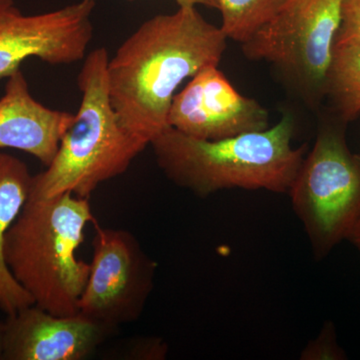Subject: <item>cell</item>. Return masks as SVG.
<instances>
[{
	"label": "cell",
	"instance_id": "obj_1",
	"mask_svg": "<svg viewBox=\"0 0 360 360\" xmlns=\"http://www.w3.org/2000/svg\"><path fill=\"white\" fill-rule=\"evenodd\" d=\"M227 40L196 6L144 21L108 59V94L123 129L150 146L169 127L179 85L203 68L219 66Z\"/></svg>",
	"mask_w": 360,
	"mask_h": 360
},
{
	"label": "cell",
	"instance_id": "obj_2",
	"mask_svg": "<svg viewBox=\"0 0 360 360\" xmlns=\"http://www.w3.org/2000/svg\"><path fill=\"white\" fill-rule=\"evenodd\" d=\"M295 130V117L288 112L267 129L220 141L167 127L150 146L167 179L198 198L236 188L288 193L307 151L293 148Z\"/></svg>",
	"mask_w": 360,
	"mask_h": 360
},
{
	"label": "cell",
	"instance_id": "obj_3",
	"mask_svg": "<svg viewBox=\"0 0 360 360\" xmlns=\"http://www.w3.org/2000/svg\"><path fill=\"white\" fill-rule=\"evenodd\" d=\"M90 224H96V219L89 198L70 193L51 198L30 194L7 232V266L34 304L49 314H79L78 303L90 267L77 257V251Z\"/></svg>",
	"mask_w": 360,
	"mask_h": 360
},
{
	"label": "cell",
	"instance_id": "obj_4",
	"mask_svg": "<svg viewBox=\"0 0 360 360\" xmlns=\"http://www.w3.org/2000/svg\"><path fill=\"white\" fill-rule=\"evenodd\" d=\"M105 47L85 56L77 75L82 101L61 139L56 158L33 175L30 195L51 198L70 193L89 198L103 182L124 174L148 146L123 129L108 94Z\"/></svg>",
	"mask_w": 360,
	"mask_h": 360
},
{
	"label": "cell",
	"instance_id": "obj_5",
	"mask_svg": "<svg viewBox=\"0 0 360 360\" xmlns=\"http://www.w3.org/2000/svg\"><path fill=\"white\" fill-rule=\"evenodd\" d=\"M347 127L331 113L321 116L288 193L316 260L347 240L360 214V155L348 148Z\"/></svg>",
	"mask_w": 360,
	"mask_h": 360
},
{
	"label": "cell",
	"instance_id": "obj_6",
	"mask_svg": "<svg viewBox=\"0 0 360 360\" xmlns=\"http://www.w3.org/2000/svg\"><path fill=\"white\" fill-rule=\"evenodd\" d=\"M341 18L342 0H286L241 49L250 60L272 66L291 96L317 110L326 101Z\"/></svg>",
	"mask_w": 360,
	"mask_h": 360
},
{
	"label": "cell",
	"instance_id": "obj_7",
	"mask_svg": "<svg viewBox=\"0 0 360 360\" xmlns=\"http://www.w3.org/2000/svg\"><path fill=\"white\" fill-rule=\"evenodd\" d=\"M89 276L79 314L110 333L136 321L155 286L158 264L131 232L96 224Z\"/></svg>",
	"mask_w": 360,
	"mask_h": 360
},
{
	"label": "cell",
	"instance_id": "obj_8",
	"mask_svg": "<svg viewBox=\"0 0 360 360\" xmlns=\"http://www.w3.org/2000/svg\"><path fill=\"white\" fill-rule=\"evenodd\" d=\"M96 0H80L49 13L25 15L14 9L0 20V79L20 70L26 59L65 65L87 56L94 37Z\"/></svg>",
	"mask_w": 360,
	"mask_h": 360
},
{
	"label": "cell",
	"instance_id": "obj_9",
	"mask_svg": "<svg viewBox=\"0 0 360 360\" xmlns=\"http://www.w3.org/2000/svg\"><path fill=\"white\" fill-rule=\"evenodd\" d=\"M167 122L194 139L220 141L269 129V115L257 99L239 94L219 66H208L175 94Z\"/></svg>",
	"mask_w": 360,
	"mask_h": 360
},
{
	"label": "cell",
	"instance_id": "obj_10",
	"mask_svg": "<svg viewBox=\"0 0 360 360\" xmlns=\"http://www.w3.org/2000/svg\"><path fill=\"white\" fill-rule=\"evenodd\" d=\"M110 335L82 314L58 316L32 304L4 321L6 360H82Z\"/></svg>",
	"mask_w": 360,
	"mask_h": 360
},
{
	"label": "cell",
	"instance_id": "obj_11",
	"mask_svg": "<svg viewBox=\"0 0 360 360\" xmlns=\"http://www.w3.org/2000/svg\"><path fill=\"white\" fill-rule=\"evenodd\" d=\"M73 116L39 103L30 94L22 71L16 70L7 77L0 98V149L25 151L49 167Z\"/></svg>",
	"mask_w": 360,
	"mask_h": 360
},
{
	"label": "cell",
	"instance_id": "obj_12",
	"mask_svg": "<svg viewBox=\"0 0 360 360\" xmlns=\"http://www.w3.org/2000/svg\"><path fill=\"white\" fill-rule=\"evenodd\" d=\"M32 179L22 160L0 153V310L6 316L34 304L32 296L14 278L4 258L7 232L28 200Z\"/></svg>",
	"mask_w": 360,
	"mask_h": 360
},
{
	"label": "cell",
	"instance_id": "obj_13",
	"mask_svg": "<svg viewBox=\"0 0 360 360\" xmlns=\"http://www.w3.org/2000/svg\"><path fill=\"white\" fill-rule=\"evenodd\" d=\"M326 99L329 113L341 122L360 115V42L335 44L326 77Z\"/></svg>",
	"mask_w": 360,
	"mask_h": 360
},
{
	"label": "cell",
	"instance_id": "obj_14",
	"mask_svg": "<svg viewBox=\"0 0 360 360\" xmlns=\"http://www.w3.org/2000/svg\"><path fill=\"white\" fill-rule=\"evenodd\" d=\"M221 28L227 39L245 44L269 22L286 0H217Z\"/></svg>",
	"mask_w": 360,
	"mask_h": 360
},
{
	"label": "cell",
	"instance_id": "obj_15",
	"mask_svg": "<svg viewBox=\"0 0 360 360\" xmlns=\"http://www.w3.org/2000/svg\"><path fill=\"white\" fill-rule=\"evenodd\" d=\"M303 359H345V352L336 341L335 326L328 323L321 335L307 347L302 355Z\"/></svg>",
	"mask_w": 360,
	"mask_h": 360
},
{
	"label": "cell",
	"instance_id": "obj_16",
	"mask_svg": "<svg viewBox=\"0 0 360 360\" xmlns=\"http://www.w3.org/2000/svg\"><path fill=\"white\" fill-rule=\"evenodd\" d=\"M360 42V0H342V18L335 44Z\"/></svg>",
	"mask_w": 360,
	"mask_h": 360
},
{
	"label": "cell",
	"instance_id": "obj_17",
	"mask_svg": "<svg viewBox=\"0 0 360 360\" xmlns=\"http://www.w3.org/2000/svg\"><path fill=\"white\" fill-rule=\"evenodd\" d=\"M127 1H134V0H127ZM174 1L176 2L179 7L203 6L219 9L217 0H174Z\"/></svg>",
	"mask_w": 360,
	"mask_h": 360
},
{
	"label": "cell",
	"instance_id": "obj_18",
	"mask_svg": "<svg viewBox=\"0 0 360 360\" xmlns=\"http://www.w3.org/2000/svg\"><path fill=\"white\" fill-rule=\"evenodd\" d=\"M347 240L349 241L360 253V214L348 234Z\"/></svg>",
	"mask_w": 360,
	"mask_h": 360
},
{
	"label": "cell",
	"instance_id": "obj_19",
	"mask_svg": "<svg viewBox=\"0 0 360 360\" xmlns=\"http://www.w3.org/2000/svg\"><path fill=\"white\" fill-rule=\"evenodd\" d=\"M16 8L15 0H0V20Z\"/></svg>",
	"mask_w": 360,
	"mask_h": 360
},
{
	"label": "cell",
	"instance_id": "obj_20",
	"mask_svg": "<svg viewBox=\"0 0 360 360\" xmlns=\"http://www.w3.org/2000/svg\"><path fill=\"white\" fill-rule=\"evenodd\" d=\"M4 321H0V359H2V352H4Z\"/></svg>",
	"mask_w": 360,
	"mask_h": 360
}]
</instances>
